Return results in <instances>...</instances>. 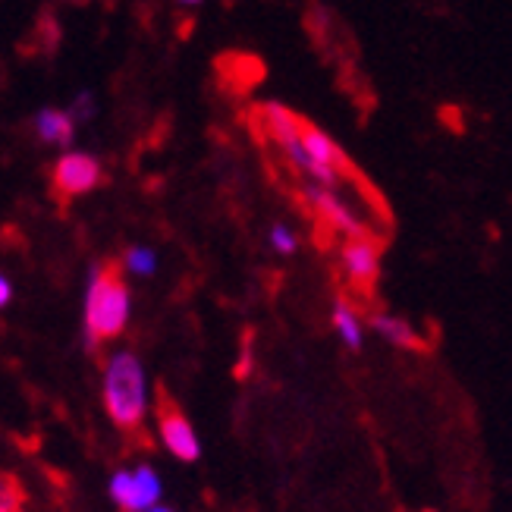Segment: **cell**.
<instances>
[{
  "label": "cell",
  "instance_id": "cell-1",
  "mask_svg": "<svg viewBox=\"0 0 512 512\" xmlns=\"http://www.w3.org/2000/svg\"><path fill=\"white\" fill-rule=\"evenodd\" d=\"M101 399L104 412L126 434L145 428L151 415V384L145 362L132 349H114L104 359L101 371Z\"/></svg>",
  "mask_w": 512,
  "mask_h": 512
},
{
  "label": "cell",
  "instance_id": "cell-2",
  "mask_svg": "<svg viewBox=\"0 0 512 512\" xmlns=\"http://www.w3.org/2000/svg\"><path fill=\"white\" fill-rule=\"evenodd\" d=\"M132 318V293L120 280L114 267L95 264L85 280L82 296V343L88 352L101 349V343L117 340Z\"/></svg>",
  "mask_w": 512,
  "mask_h": 512
},
{
  "label": "cell",
  "instance_id": "cell-3",
  "mask_svg": "<svg viewBox=\"0 0 512 512\" xmlns=\"http://www.w3.org/2000/svg\"><path fill=\"white\" fill-rule=\"evenodd\" d=\"M107 494L123 512H148L164 500V478L151 462H139L132 469H117L110 475Z\"/></svg>",
  "mask_w": 512,
  "mask_h": 512
},
{
  "label": "cell",
  "instance_id": "cell-4",
  "mask_svg": "<svg viewBox=\"0 0 512 512\" xmlns=\"http://www.w3.org/2000/svg\"><path fill=\"white\" fill-rule=\"evenodd\" d=\"M302 198L321 220H327V224L340 236H346V242L349 239H368V224L359 217V211H352L346 205V198H340L337 189H324L318 183H305Z\"/></svg>",
  "mask_w": 512,
  "mask_h": 512
},
{
  "label": "cell",
  "instance_id": "cell-5",
  "mask_svg": "<svg viewBox=\"0 0 512 512\" xmlns=\"http://www.w3.org/2000/svg\"><path fill=\"white\" fill-rule=\"evenodd\" d=\"M101 161L88 151H63L54 164V189L66 198L88 195L101 186Z\"/></svg>",
  "mask_w": 512,
  "mask_h": 512
},
{
  "label": "cell",
  "instance_id": "cell-6",
  "mask_svg": "<svg viewBox=\"0 0 512 512\" xmlns=\"http://www.w3.org/2000/svg\"><path fill=\"white\" fill-rule=\"evenodd\" d=\"M158 440L173 459L189 462V465L202 459V437H198L192 421L180 409L167 406L158 412Z\"/></svg>",
  "mask_w": 512,
  "mask_h": 512
},
{
  "label": "cell",
  "instance_id": "cell-7",
  "mask_svg": "<svg viewBox=\"0 0 512 512\" xmlns=\"http://www.w3.org/2000/svg\"><path fill=\"white\" fill-rule=\"evenodd\" d=\"M340 267L349 283L371 286L381 274V249L374 239H349L340 249Z\"/></svg>",
  "mask_w": 512,
  "mask_h": 512
},
{
  "label": "cell",
  "instance_id": "cell-8",
  "mask_svg": "<svg viewBox=\"0 0 512 512\" xmlns=\"http://www.w3.org/2000/svg\"><path fill=\"white\" fill-rule=\"evenodd\" d=\"M330 324H333V333L340 337V343L349 349V352H362L365 349V321L359 315V308H355L349 299L337 296L330 305Z\"/></svg>",
  "mask_w": 512,
  "mask_h": 512
},
{
  "label": "cell",
  "instance_id": "cell-9",
  "mask_svg": "<svg viewBox=\"0 0 512 512\" xmlns=\"http://www.w3.org/2000/svg\"><path fill=\"white\" fill-rule=\"evenodd\" d=\"M368 327L374 337H381L384 343L396 346V349H421V337L418 330L399 315H390V311H374L368 318Z\"/></svg>",
  "mask_w": 512,
  "mask_h": 512
},
{
  "label": "cell",
  "instance_id": "cell-10",
  "mask_svg": "<svg viewBox=\"0 0 512 512\" xmlns=\"http://www.w3.org/2000/svg\"><path fill=\"white\" fill-rule=\"evenodd\" d=\"M261 123L267 129V136H271L280 148L289 145V142H296V139H302V126H305L293 114V110H289L286 104H280V101H267L261 107Z\"/></svg>",
  "mask_w": 512,
  "mask_h": 512
},
{
  "label": "cell",
  "instance_id": "cell-11",
  "mask_svg": "<svg viewBox=\"0 0 512 512\" xmlns=\"http://www.w3.org/2000/svg\"><path fill=\"white\" fill-rule=\"evenodd\" d=\"M35 132H38L41 142L70 148L73 145V136H76V123H73L70 114H66V110L44 107V110H38V117H35Z\"/></svg>",
  "mask_w": 512,
  "mask_h": 512
},
{
  "label": "cell",
  "instance_id": "cell-12",
  "mask_svg": "<svg viewBox=\"0 0 512 512\" xmlns=\"http://www.w3.org/2000/svg\"><path fill=\"white\" fill-rule=\"evenodd\" d=\"M302 145L305 151L315 158L318 164H327V167H337V170H349V161H346V151L333 142L324 129L318 126H302Z\"/></svg>",
  "mask_w": 512,
  "mask_h": 512
},
{
  "label": "cell",
  "instance_id": "cell-13",
  "mask_svg": "<svg viewBox=\"0 0 512 512\" xmlns=\"http://www.w3.org/2000/svg\"><path fill=\"white\" fill-rule=\"evenodd\" d=\"M123 271L129 277H154L158 274V252H154L151 246H129L126 255H123Z\"/></svg>",
  "mask_w": 512,
  "mask_h": 512
},
{
  "label": "cell",
  "instance_id": "cell-14",
  "mask_svg": "<svg viewBox=\"0 0 512 512\" xmlns=\"http://www.w3.org/2000/svg\"><path fill=\"white\" fill-rule=\"evenodd\" d=\"M267 246H271L277 255H293L299 249V236L289 224H274L267 230Z\"/></svg>",
  "mask_w": 512,
  "mask_h": 512
},
{
  "label": "cell",
  "instance_id": "cell-15",
  "mask_svg": "<svg viewBox=\"0 0 512 512\" xmlns=\"http://www.w3.org/2000/svg\"><path fill=\"white\" fill-rule=\"evenodd\" d=\"M22 503H26V494L19 481L0 472V512H22Z\"/></svg>",
  "mask_w": 512,
  "mask_h": 512
},
{
  "label": "cell",
  "instance_id": "cell-16",
  "mask_svg": "<svg viewBox=\"0 0 512 512\" xmlns=\"http://www.w3.org/2000/svg\"><path fill=\"white\" fill-rule=\"evenodd\" d=\"M70 117H73V123H85V120L95 117V98H92V92H79L76 95V101L70 107Z\"/></svg>",
  "mask_w": 512,
  "mask_h": 512
},
{
  "label": "cell",
  "instance_id": "cell-17",
  "mask_svg": "<svg viewBox=\"0 0 512 512\" xmlns=\"http://www.w3.org/2000/svg\"><path fill=\"white\" fill-rule=\"evenodd\" d=\"M255 346H252V337H246V346H242V355H239V368H236V374L239 377H249V371H252V365H255V352H252Z\"/></svg>",
  "mask_w": 512,
  "mask_h": 512
},
{
  "label": "cell",
  "instance_id": "cell-18",
  "mask_svg": "<svg viewBox=\"0 0 512 512\" xmlns=\"http://www.w3.org/2000/svg\"><path fill=\"white\" fill-rule=\"evenodd\" d=\"M13 302V283L7 274H0V308H7Z\"/></svg>",
  "mask_w": 512,
  "mask_h": 512
},
{
  "label": "cell",
  "instance_id": "cell-19",
  "mask_svg": "<svg viewBox=\"0 0 512 512\" xmlns=\"http://www.w3.org/2000/svg\"><path fill=\"white\" fill-rule=\"evenodd\" d=\"M148 512H176V509H170V506L161 503V506H154V509H148Z\"/></svg>",
  "mask_w": 512,
  "mask_h": 512
},
{
  "label": "cell",
  "instance_id": "cell-20",
  "mask_svg": "<svg viewBox=\"0 0 512 512\" xmlns=\"http://www.w3.org/2000/svg\"><path fill=\"white\" fill-rule=\"evenodd\" d=\"M180 4H202V0H180Z\"/></svg>",
  "mask_w": 512,
  "mask_h": 512
},
{
  "label": "cell",
  "instance_id": "cell-21",
  "mask_svg": "<svg viewBox=\"0 0 512 512\" xmlns=\"http://www.w3.org/2000/svg\"><path fill=\"white\" fill-rule=\"evenodd\" d=\"M425 512H437V509H425Z\"/></svg>",
  "mask_w": 512,
  "mask_h": 512
}]
</instances>
